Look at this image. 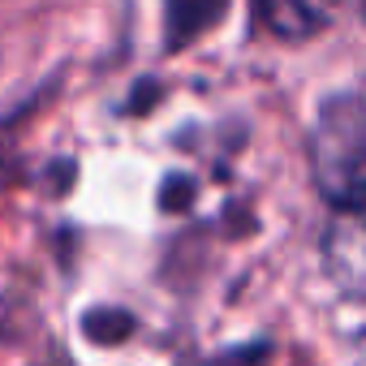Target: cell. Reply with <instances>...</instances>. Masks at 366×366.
<instances>
[{
  "instance_id": "3957f363",
  "label": "cell",
  "mask_w": 366,
  "mask_h": 366,
  "mask_svg": "<svg viewBox=\"0 0 366 366\" xmlns=\"http://www.w3.org/2000/svg\"><path fill=\"white\" fill-rule=\"evenodd\" d=\"M229 0H164V44L168 52H181L199 44L207 31L220 26Z\"/></svg>"
},
{
  "instance_id": "7a4b0ae2",
  "label": "cell",
  "mask_w": 366,
  "mask_h": 366,
  "mask_svg": "<svg viewBox=\"0 0 366 366\" xmlns=\"http://www.w3.org/2000/svg\"><path fill=\"white\" fill-rule=\"evenodd\" d=\"M250 5L254 22L285 44H306L323 35L340 14V0H250Z\"/></svg>"
},
{
  "instance_id": "6da1fadb",
  "label": "cell",
  "mask_w": 366,
  "mask_h": 366,
  "mask_svg": "<svg viewBox=\"0 0 366 366\" xmlns=\"http://www.w3.org/2000/svg\"><path fill=\"white\" fill-rule=\"evenodd\" d=\"M310 172L327 207V272L345 293L366 297V95L340 91L319 104Z\"/></svg>"
},
{
  "instance_id": "277c9868",
  "label": "cell",
  "mask_w": 366,
  "mask_h": 366,
  "mask_svg": "<svg viewBox=\"0 0 366 366\" xmlns=\"http://www.w3.org/2000/svg\"><path fill=\"white\" fill-rule=\"evenodd\" d=\"M357 5H362V18H366V0H357Z\"/></svg>"
}]
</instances>
